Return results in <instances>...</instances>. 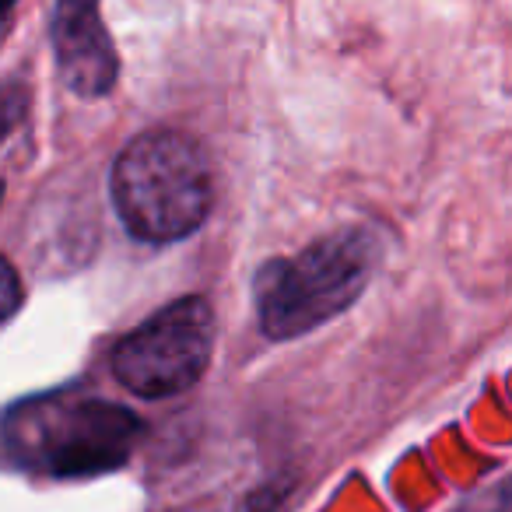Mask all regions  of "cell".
<instances>
[{
	"instance_id": "obj_1",
	"label": "cell",
	"mask_w": 512,
	"mask_h": 512,
	"mask_svg": "<svg viewBox=\"0 0 512 512\" xmlns=\"http://www.w3.org/2000/svg\"><path fill=\"white\" fill-rule=\"evenodd\" d=\"M113 204L127 232L141 242H176L193 235L214 204L211 165L193 137L148 130L116 155Z\"/></svg>"
},
{
	"instance_id": "obj_2",
	"label": "cell",
	"mask_w": 512,
	"mask_h": 512,
	"mask_svg": "<svg viewBox=\"0 0 512 512\" xmlns=\"http://www.w3.org/2000/svg\"><path fill=\"white\" fill-rule=\"evenodd\" d=\"M379 246L369 228L323 235L256 274V323L271 341H292L341 316L369 288Z\"/></svg>"
},
{
	"instance_id": "obj_3",
	"label": "cell",
	"mask_w": 512,
	"mask_h": 512,
	"mask_svg": "<svg viewBox=\"0 0 512 512\" xmlns=\"http://www.w3.org/2000/svg\"><path fill=\"white\" fill-rule=\"evenodd\" d=\"M141 432L134 411L74 393L29 400L4 418L11 456L53 477H85L120 467Z\"/></svg>"
},
{
	"instance_id": "obj_4",
	"label": "cell",
	"mask_w": 512,
	"mask_h": 512,
	"mask_svg": "<svg viewBox=\"0 0 512 512\" xmlns=\"http://www.w3.org/2000/svg\"><path fill=\"white\" fill-rule=\"evenodd\" d=\"M214 351V309L200 295L165 306L113 348V376L130 393L165 400L200 383Z\"/></svg>"
},
{
	"instance_id": "obj_5",
	"label": "cell",
	"mask_w": 512,
	"mask_h": 512,
	"mask_svg": "<svg viewBox=\"0 0 512 512\" xmlns=\"http://www.w3.org/2000/svg\"><path fill=\"white\" fill-rule=\"evenodd\" d=\"M53 53L60 81L81 99H102L120 78L113 36L102 22L99 0H57L53 11Z\"/></svg>"
},
{
	"instance_id": "obj_6",
	"label": "cell",
	"mask_w": 512,
	"mask_h": 512,
	"mask_svg": "<svg viewBox=\"0 0 512 512\" xmlns=\"http://www.w3.org/2000/svg\"><path fill=\"white\" fill-rule=\"evenodd\" d=\"M25 113H29V88L25 85L0 88V141L25 120Z\"/></svg>"
},
{
	"instance_id": "obj_7",
	"label": "cell",
	"mask_w": 512,
	"mask_h": 512,
	"mask_svg": "<svg viewBox=\"0 0 512 512\" xmlns=\"http://www.w3.org/2000/svg\"><path fill=\"white\" fill-rule=\"evenodd\" d=\"M22 278H18L15 267L0 256V323H8L11 316L18 313V306H22Z\"/></svg>"
},
{
	"instance_id": "obj_8",
	"label": "cell",
	"mask_w": 512,
	"mask_h": 512,
	"mask_svg": "<svg viewBox=\"0 0 512 512\" xmlns=\"http://www.w3.org/2000/svg\"><path fill=\"white\" fill-rule=\"evenodd\" d=\"M15 4H18V0H0V22H4V18H11V11H15Z\"/></svg>"
},
{
	"instance_id": "obj_9",
	"label": "cell",
	"mask_w": 512,
	"mask_h": 512,
	"mask_svg": "<svg viewBox=\"0 0 512 512\" xmlns=\"http://www.w3.org/2000/svg\"><path fill=\"white\" fill-rule=\"evenodd\" d=\"M0 200H4V186H0Z\"/></svg>"
}]
</instances>
